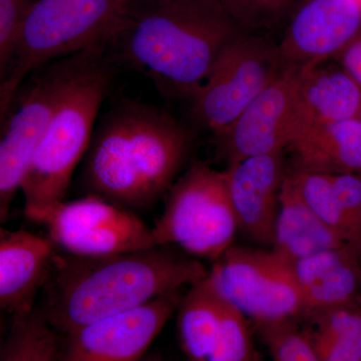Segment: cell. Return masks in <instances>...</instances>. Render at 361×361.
<instances>
[{"label": "cell", "mask_w": 361, "mask_h": 361, "mask_svg": "<svg viewBox=\"0 0 361 361\" xmlns=\"http://www.w3.org/2000/svg\"><path fill=\"white\" fill-rule=\"evenodd\" d=\"M355 2H357L358 4H360L361 7V0H355Z\"/></svg>", "instance_id": "32"}, {"label": "cell", "mask_w": 361, "mask_h": 361, "mask_svg": "<svg viewBox=\"0 0 361 361\" xmlns=\"http://www.w3.org/2000/svg\"><path fill=\"white\" fill-rule=\"evenodd\" d=\"M293 170L361 176V120L350 118L310 130L292 142Z\"/></svg>", "instance_id": "20"}, {"label": "cell", "mask_w": 361, "mask_h": 361, "mask_svg": "<svg viewBox=\"0 0 361 361\" xmlns=\"http://www.w3.org/2000/svg\"><path fill=\"white\" fill-rule=\"evenodd\" d=\"M78 52L52 61L37 70L13 113L7 114L0 142V219L6 220L14 196L21 188L26 171L45 130L66 90L90 54Z\"/></svg>", "instance_id": "8"}, {"label": "cell", "mask_w": 361, "mask_h": 361, "mask_svg": "<svg viewBox=\"0 0 361 361\" xmlns=\"http://www.w3.org/2000/svg\"><path fill=\"white\" fill-rule=\"evenodd\" d=\"M286 176L297 194L315 215L348 244L361 249V242L337 200L329 175L292 170Z\"/></svg>", "instance_id": "23"}, {"label": "cell", "mask_w": 361, "mask_h": 361, "mask_svg": "<svg viewBox=\"0 0 361 361\" xmlns=\"http://www.w3.org/2000/svg\"><path fill=\"white\" fill-rule=\"evenodd\" d=\"M361 89L341 66L327 61L305 71L297 87L288 147L310 130L360 118Z\"/></svg>", "instance_id": "16"}, {"label": "cell", "mask_w": 361, "mask_h": 361, "mask_svg": "<svg viewBox=\"0 0 361 361\" xmlns=\"http://www.w3.org/2000/svg\"><path fill=\"white\" fill-rule=\"evenodd\" d=\"M239 231L226 171L196 161L169 190L153 232L157 246L176 245L196 257L217 260Z\"/></svg>", "instance_id": "6"}, {"label": "cell", "mask_w": 361, "mask_h": 361, "mask_svg": "<svg viewBox=\"0 0 361 361\" xmlns=\"http://www.w3.org/2000/svg\"><path fill=\"white\" fill-rule=\"evenodd\" d=\"M361 32L355 0H301L278 44L282 63L304 71L336 58Z\"/></svg>", "instance_id": "14"}, {"label": "cell", "mask_w": 361, "mask_h": 361, "mask_svg": "<svg viewBox=\"0 0 361 361\" xmlns=\"http://www.w3.org/2000/svg\"><path fill=\"white\" fill-rule=\"evenodd\" d=\"M42 224L54 245L71 255H113L157 246L152 229L135 214L94 194L61 202Z\"/></svg>", "instance_id": "10"}, {"label": "cell", "mask_w": 361, "mask_h": 361, "mask_svg": "<svg viewBox=\"0 0 361 361\" xmlns=\"http://www.w3.org/2000/svg\"><path fill=\"white\" fill-rule=\"evenodd\" d=\"M302 329L319 361H361V301L305 316Z\"/></svg>", "instance_id": "21"}, {"label": "cell", "mask_w": 361, "mask_h": 361, "mask_svg": "<svg viewBox=\"0 0 361 361\" xmlns=\"http://www.w3.org/2000/svg\"><path fill=\"white\" fill-rule=\"evenodd\" d=\"M244 32L218 0H164L130 9L113 42L123 59L190 99Z\"/></svg>", "instance_id": "3"}, {"label": "cell", "mask_w": 361, "mask_h": 361, "mask_svg": "<svg viewBox=\"0 0 361 361\" xmlns=\"http://www.w3.org/2000/svg\"><path fill=\"white\" fill-rule=\"evenodd\" d=\"M191 145V132L167 111L144 104H118L92 135L85 186L123 208H146L173 186Z\"/></svg>", "instance_id": "2"}, {"label": "cell", "mask_w": 361, "mask_h": 361, "mask_svg": "<svg viewBox=\"0 0 361 361\" xmlns=\"http://www.w3.org/2000/svg\"><path fill=\"white\" fill-rule=\"evenodd\" d=\"M141 361H161L160 360H158L157 357H149L146 358V360H142Z\"/></svg>", "instance_id": "31"}, {"label": "cell", "mask_w": 361, "mask_h": 361, "mask_svg": "<svg viewBox=\"0 0 361 361\" xmlns=\"http://www.w3.org/2000/svg\"><path fill=\"white\" fill-rule=\"evenodd\" d=\"M129 4V11L130 9L139 8V7L149 6L152 4H159L164 0H127Z\"/></svg>", "instance_id": "29"}, {"label": "cell", "mask_w": 361, "mask_h": 361, "mask_svg": "<svg viewBox=\"0 0 361 361\" xmlns=\"http://www.w3.org/2000/svg\"><path fill=\"white\" fill-rule=\"evenodd\" d=\"M360 255L361 249L346 245L292 262L283 261L302 299L304 317L360 297Z\"/></svg>", "instance_id": "18"}, {"label": "cell", "mask_w": 361, "mask_h": 361, "mask_svg": "<svg viewBox=\"0 0 361 361\" xmlns=\"http://www.w3.org/2000/svg\"><path fill=\"white\" fill-rule=\"evenodd\" d=\"M208 273L196 259L160 246L104 256L56 254L44 287L42 312L66 336L192 286Z\"/></svg>", "instance_id": "1"}, {"label": "cell", "mask_w": 361, "mask_h": 361, "mask_svg": "<svg viewBox=\"0 0 361 361\" xmlns=\"http://www.w3.org/2000/svg\"><path fill=\"white\" fill-rule=\"evenodd\" d=\"M360 120H361V113H360Z\"/></svg>", "instance_id": "33"}, {"label": "cell", "mask_w": 361, "mask_h": 361, "mask_svg": "<svg viewBox=\"0 0 361 361\" xmlns=\"http://www.w3.org/2000/svg\"><path fill=\"white\" fill-rule=\"evenodd\" d=\"M342 210L361 242V176L329 175Z\"/></svg>", "instance_id": "27"}, {"label": "cell", "mask_w": 361, "mask_h": 361, "mask_svg": "<svg viewBox=\"0 0 361 361\" xmlns=\"http://www.w3.org/2000/svg\"><path fill=\"white\" fill-rule=\"evenodd\" d=\"M183 296L180 290L169 292L141 307L66 334L63 361H141Z\"/></svg>", "instance_id": "12"}, {"label": "cell", "mask_w": 361, "mask_h": 361, "mask_svg": "<svg viewBox=\"0 0 361 361\" xmlns=\"http://www.w3.org/2000/svg\"><path fill=\"white\" fill-rule=\"evenodd\" d=\"M129 13L127 0H37L1 77V120L30 73L52 61L115 40Z\"/></svg>", "instance_id": "5"}, {"label": "cell", "mask_w": 361, "mask_h": 361, "mask_svg": "<svg viewBox=\"0 0 361 361\" xmlns=\"http://www.w3.org/2000/svg\"><path fill=\"white\" fill-rule=\"evenodd\" d=\"M336 59H338L339 66L361 89V32L339 52Z\"/></svg>", "instance_id": "28"}, {"label": "cell", "mask_w": 361, "mask_h": 361, "mask_svg": "<svg viewBox=\"0 0 361 361\" xmlns=\"http://www.w3.org/2000/svg\"><path fill=\"white\" fill-rule=\"evenodd\" d=\"M346 245L350 244L304 203L286 176L271 251L280 260L292 262Z\"/></svg>", "instance_id": "19"}, {"label": "cell", "mask_w": 361, "mask_h": 361, "mask_svg": "<svg viewBox=\"0 0 361 361\" xmlns=\"http://www.w3.org/2000/svg\"><path fill=\"white\" fill-rule=\"evenodd\" d=\"M208 277L222 298L256 326L305 315L290 271L271 250L233 245L214 261Z\"/></svg>", "instance_id": "9"}, {"label": "cell", "mask_w": 361, "mask_h": 361, "mask_svg": "<svg viewBox=\"0 0 361 361\" xmlns=\"http://www.w3.org/2000/svg\"><path fill=\"white\" fill-rule=\"evenodd\" d=\"M304 70L283 66L276 78L228 129L215 135L218 156L227 167L251 157L288 148V128Z\"/></svg>", "instance_id": "13"}, {"label": "cell", "mask_w": 361, "mask_h": 361, "mask_svg": "<svg viewBox=\"0 0 361 361\" xmlns=\"http://www.w3.org/2000/svg\"><path fill=\"white\" fill-rule=\"evenodd\" d=\"M0 361H63V342L42 310L13 317Z\"/></svg>", "instance_id": "22"}, {"label": "cell", "mask_w": 361, "mask_h": 361, "mask_svg": "<svg viewBox=\"0 0 361 361\" xmlns=\"http://www.w3.org/2000/svg\"><path fill=\"white\" fill-rule=\"evenodd\" d=\"M360 301H361V255H360Z\"/></svg>", "instance_id": "30"}, {"label": "cell", "mask_w": 361, "mask_h": 361, "mask_svg": "<svg viewBox=\"0 0 361 361\" xmlns=\"http://www.w3.org/2000/svg\"><path fill=\"white\" fill-rule=\"evenodd\" d=\"M54 246L51 239L25 230L0 231V306L13 318L35 310V296L51 272Z\"/></svg>", "instance_id": "17"}, {"label": "cell", "mask_w": 361, "mask_h": 361, "mask_svg": "<svg viewBox=\"0 0 361 361\" xmlns=\"http://www.w3.org/2000/svg\"><path fill=\"white\" fill-rule=\"evenodd\" d=\"M104 49H96L71 82L35 149L20 190L27 219L44 222L63 201L71 177L87 153L111 82Z\"/></svg>", "instance_id": "4"}, {"label": "cell", "mask_w": 361, "mask_h": 361, "mask_svg": "<svg viewBox=\"0 0 361 361\" xmlns=\"http://www.w3.org/2000/svg\"><path fill=\"white\" fill-rule=\"evenodd\" d=\"M256 327L269 350L271 361H319L310 339L296 322Z\"/></svg>", "instance_id": "25"}, {"label": "cell", "mask_w": 361, "mask_h": 361, "mask_svg": "<svg viewBox=\"0 0 361 361\" xmlns=\"http://www.w3.org/2000/svg\"><path fill=\"white\" fill-rule=\"evenodd\" d=\"M279 47L262 33L244 32L220 54L191 97L192 121L221 134L283 68Z\"/></svg>", "instance_id": "7"}, {"label": "cell", "mask_w": 361, "mask_h": 361, "mask_svg": "<svg viewBox=\"0 0 361 361\" xmlns=\"http://www.w3.org/2000/svg\"><path fill=\"white\" fill-rule=\"evenodd\" d=\"M177 310L187 361H260L246 316L222 298L208 275L189 287Z\"/></svg>", "instance_id": "11"}, {"label": "cell", "mask_w": 361, "mask_h": 361, "mask_svg": "<svg viewBox=\"0 0 361 361\" xmlns=\"http://www.w3.org/2000/svg\"><path fill=\"white\" fill-rule=\"evenodd\" d=\"M37 0H0V75L13 58L23 27Z\"/></svg>", "instance_id": "26"}, {"label": "cell", "mask_w": 361, "mask_h": 361, "mask_svg": "<svg viewBox=\"0 0 361 361\" xmlns=\"http://www.w3.org/2000/svg\"><path fill=\"white\" fill-rule=\"evenodd\" d=\"M243 32L274 30L290 16L301 0H218Z\"/></svg>", "instance_id": "24"}, {"label": "cell", "mask_w": 361, "mask_h": 361, "mask_svg": "<svg viewBox=\"0 0 361 361\" xmlns=\"http://www.w3.org/2000/svg\"><path fill=\"white\" fill-rule=\"evenodd\" d=\"M225 171L239 230L254 241L272 246L287 173L284 152L251 157Z\"/></svg>", "instance_id": "15"}]
</instances>
